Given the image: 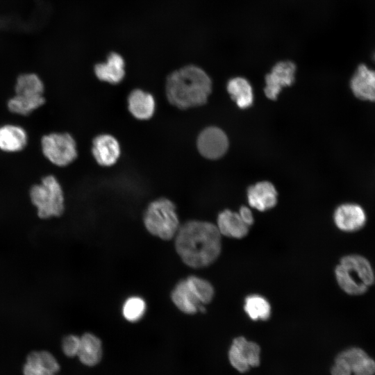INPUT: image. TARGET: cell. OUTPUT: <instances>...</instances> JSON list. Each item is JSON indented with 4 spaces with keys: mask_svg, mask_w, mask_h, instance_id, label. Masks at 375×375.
Segmentation results:
<instances>
[{
    "mask_svg": "<svg viewBox=\"0 0 375 375\" xmlns=\"http://www.w3.org/2000/svg\"><path fill=\"white\" fill-rule=\"evenodd\" d=\"M40 365L47 370L56 374L60 369V365L55 357L49 351H39Z\"/></svg>",
    "mask_w": 375,
    "mask_h": 375,
    "instance_id": "26",
    "label": "cell"
},
{
    "mask_svg": "<svg viewBox=\"0 0 375 375\" xmlns=\"http://www.w3.org/2000/svg\"><path fill=\"white\" fill-rule=\"evenodd\" d=\"M217 222L221 235L240 239L248 233L249 226L242 221L238 212L225 210L219 214Z\"/></svg>",
    "mask_w": 375,
    "mask_h": 375,
    "instance_id": "18",
    "label": "cell"
},
{
    "mask_svg": "<svg viewBox=\"0 0 375 375\" xmlns=\"http://www.w3.org/2000/svg\"><path fill=\"white\" fill-rule=\"evenodd\" d=\"M77 356L85 365L92 367L99 362L102 356L101 340L91 333H85L81 338Z\"/></svg>",
    "mask_w": 375,
    "mask_h": 375,
    "instance_id": "20",
    "label": "cell"
},
{
    "mask_svg": "<svg viewBox=\"0 0 375 375\" xmlns=\"http://www.w3.org/2000/svg\"><path fill=\"white\" fill-rule=\"evenodd\" d=\"M92 153L99 165L110 167L118 160L121 149L115 137L110 134H101L93 139Z\"/></svg>",
    "mask_w": 375,
    "mask_h": 375,
    "instance_id": "13",
    "label": "cell"
},
{
    "mask_svg": "<svg viewBox=\"0 0 375 375\" xmlns=\"http://www.w3.org/2000/svg\"><path fill=\"white\" fill-rule=\"evenodd\" d=\"M333 221L339 230L354 233L365 226L367 214L365 209L356 203H344L335 208Z\"/></svg>",
    "mask_w": 375,
    "mask_h": 375,
    "instance_id": "9",
    "label": "cell"
},
{
    "mask_svg": "<svg viewBox=\"0 0 375 375\" xmlns=\"http://www.w3.org/2000/svg\"><path fill=\"white\" fill-rule=\"evenodd\" d=\"M171 298L177 308L185 314L192 315L199 311L206 310L203 305L199 301L190 290L185 279L176 283L172 291Z\"/></svg>",
    "mask_w": 375,
    "mask_h": 375,
    "instance_id": "16",
    "label": "cell"
},
{
    "mask_svg": "<svg viewBox=\"0 0 375 375\" xmlns=\"http://www.w3.org/2000/svg\"><path fill=\"white\" fill-rule=\"evenodd\" d=\"M174 238L177 253L185 265L193 268L210 265L221 252V234L210 222L188 221L180 226Z\"/></svg>",
    "mask_w": 375,
    "mask_h": 375,
    "instance_id": "1",
    "label": "cell"
},
{
    "mask_svg": "<svg viewBox=\"0 0 375 375\" xmlns=\"http://www.w3.org/2000/svg\"><path fill=\"white\" fill-rule=\"evenodd\" d=\"M28 135L24 128L15 124L0 127V149L8 153L22 151L27 144Z\"/></svg>",
    "mask_w": 375,
    "mask_h": 375,
    "instance_id": "19",
    "label": "cell"
},
{
    "mask_svg": "<svg viewBox=\"0 0 375 375\" xmlns=\"http://www.w3.org/2000/svg\"><path fill=\"white\" fill-rule=\"evenodd\" d=\"M80 338L75 335H68L62 340V349L65 356L74 357L78 355L80 348Z\"/></svg>",
    "mask_w": 375,
    "mask_h": 375,
    "instance_id": "25",
    "label": "cell"
},
{
    "mask_svg": "<svg viewBox=\"0 0 375 375\" xmlns=\"http://www.w3.org/2000/svg\"><path fill=\"white\" fill-rule=\"evenodd\" d=\"M29 197L40 218L46 219L59 217L64 212L63 191L58 179L53 175L43 177L40 183L33 185Z\"/></svg>",
    "mask_w": 375,
    "mask_h": 375,
    "instance_id": "6",
    "label": "cell"
},
{
    "mask_svg": "<svg viewBox=\"0 0 375 375\" xmlns=\"http://www.w3.org/2000/svg\"><path fill=\"white\" fill-rule=\"evenodd\" d=\"M331 375H351L352 372L346 360L338 355L331 367Z\"/></svg>",
    "mask_w": 375,
    "mask_h": 375,
    "instance_id": "27",
    "label": "cell"
},
{
    "mask_svg": "<svg viewBox=\"0 0 375 375\" xmlns=\"http://www.w3.org/2000/svg\"><path fill=\"white\" fill-rule=\"evenodd\" d=\"M353 374L375 375V360L368 356Z\"/></svg>",
    "mask_w": 375,
    "mask_h": 375,
    "instance_id": "28",
    "label": "cell"
},
{
    "mask_svg": "<svg viewBox=\"0 0 375 375\" xmlns=\"http://www.w3.org/2000/svg\"><path fill=\"white\" fill-rule=\"evenodd\" d=\"M197 144L199 153L208 159L222 157L228 147L226 134L217 127H208L203 130L197 138Z\"/></svg>",
    "mask_w": 375,
    "mask_h": 375,
    "instance_id": "10",
    "label": "cell"
},
{
    "mask_svg": "<svg viewBox=\"0 0 375 375\" xmlns=\"http://www.w3.org/2000/svg\"><path fill=\"white\" fill-rule=\"evenodd\" d=\"M143 222L149 233L164 240L174 238L180 227L175 204L167 198L156 199L149 204Z\"/></svg>",
    "mask_w": 375,
    "mask_h": 375,
    "instance_id": "5",
    "label": "cell"
},
{
    "mask_svg": "<svg viewBox=\"0 0 375 375\" xmlns=\"http://www.w3.org/2000/svg\"><path fill=\"white\" fill-rule=\"evenodd\" d=\"M15 94L7 102L11 112L28 115L42 106L45 102L44 85L42 79L34 73L19 75L15 86Z\"/></svg>",
    "mask_w": 375,
    "mask_h": 375,
    "instance_id": "4",
    "label": "cell"
},
{
    "mask_svg": "<svg viewBox=\"0 0 375 375\" xmlns=\"http://www.w3.org/2000/svg\"><path fill=\"white\" fill-rule=\"evenodd\" d=\"M146 307V303L142 298L136 296L129 297L124 303L123 316L128 322H136L144 316Z\"/></svg>",
    "mask_w": 375,
    "mask_h": 375,
    "instance_id": "24",
    "label": "cell"
},
{
    "mask_svg": "<svg viewBox=\"0 0 375 375\" xmlns=\"http://www.w3.org/2000/svg\"><path fill=\"white\" fill-rule=\"evenodd\" d=\"M296 67L290 61L278 62L266 76L265 95L270 99H276L283 87L292 84Z\"/></svg>",
    "mask_w": 375,
    "mask_h": 375,
    "instance_id": "11",
    "label": "cell"
},
{
    "mask_svg": "<svg viewBox=\"0 0 375 375\" xmlns=\"http://www.w3.org/2000/svg\"><path fill=\"white\" fill-rule=\"evenodd\" d=\"M244 309L252 320H267L271 315V306L268 301L258 294L249 295L245 298Z\"/></svg>",
    "mask_w": 375,
    "mask_h": 375,
    "instance_id": "22",
    "label": "cell"
},
{
    "mask_svg": "<svg viewBox=\"0 0 375 375\" xmlns=\"http://www.w3.org/2000/svg\"><path fill=\"white\" fill-rule=\"evenodd\" d=\"M242 221L247 225L251 226L253 223V216L249 208L242 206L238 212Z\"/></svg>",
    "mask_w": 375,
    "mask_h": 375,
    "instance_id": "29",
    "label": "cell"
},
{
    "mask_svg": "<svg viewBox=\"0 0 375 375\" xmlns=\"http://www.w3.org/2000/svg\"><path fill=\"white\" fill-rule=\"evenodd\" d=\"M339 287L347 294L359 296L366 293L375 282V272L365 256L351 253L341 258L335 268Z\"/></svg>",
    "mask_w": 375,
    "mask_h": 375,
    "instance_id": "3",
    "label": "cell"
},
{
    "mask_svg": "<svg viewBox=\"0 0 375 375\" xmlns=\"http://www.w3.org/2000/svg\"><path fill=\"white\" fill-rule=\"evenodd\" d=\"M165 89L168 101L183 110L206 103L212 82L201 68L190 65L172 72L167 78Z\"/></svg>",
    "mask_w": 375,
    "mask_h": 375,
    "instance_id": "2",
    "label": "cell"
},
{
    "mask_svg": "<svg viewBox=\"0 0 375 375\" xmlns=\"http://www.w3.org/2000/svg\"><path fill=\"white\" fill-rule=\"evenodd\" d=\"M227 90L240 108H247L252 104V88L245 78L236 77L231 79L227 84Z\"/></svg>",
    "mask_w": 375,
    "mask_h": 375,
    "instance_id": "21",
    "label": "cell"
},
{
    "mask_svg": "<svg viewBox=\"0 0 375 375\" xmlns=\"http://www.w3.org/2000/svg\"><path fill=\"white\" fill-rule=\"evenodd\" d=\"M127 101L129 112L138 119L147 120L154 114L155 99L149 92L135 89L129 94Z\"/></svg>",
    "mask_w": 375,
    "mask_h": 375,
    "instance_id": "17",
    "label": "cell"
},
{
    "mask_svg": "<svg viewBox=\"0 0 375 375\" xmlns=\"http://www.w3.org/2000/svg\"><path fill=\"white\" fill-rule=\"evenodd\" d=\"M351 92L361 101L375 103V70L365 64L359 65L352 75Z\"/></svg>",
    "mask_w": 375,
    "mask_h": 375,
    "instance_id": "12",
    "label": "cell"
},
{
    "mask_svg": "<svg viewBox=\"0 0 375 375\" xmlns=\"http://www.w3.org/2000/svg\"><path fill=\"white\" fill-rule=\"evenodd\" d=\"M185 280L190 290L201 304H207L212 301L214 296V288L209 281L197 276H190Z\"/></svg>",
    "mask_w": 375,
    "mask_h": 375,
    "instance_id": "23",
    "label": "cell"
},
{
    "mask_svg": "<svg viewBox=\"0 0 375 375\" xmlns=\"http://www.w3.org/2000/svg\"><path fill=\"white\" fill-rule=\"evenodd\" d=\"M260 349L258 344L244 337L233 340L229 349L228 359L231 365L240 372H247L251 367L260 364Z\"/></svg>",
    "mask_w": 375,
    "mask_h": 375,
    "instance_id": "8",
    "label": "cell"
},
{
    "mask_svg": "<svg viewBox=\"0 0 375 375\" xmlns=\"http://www.w3.org/2000/svg\"><path fill=\"white\" fill-rule=\"evenodd\" d=\"M374 60H375V53H374Z\"/></svg>",
    "mask_w": 375,
    "mask_h": 375,
    "instance_id": "30",
    "label": "cell"
},
{
    "mask_svg": "<svg viewBox=\"0 0 375 375\" xmlns=\"http://www.w3.org/2000/svg\"><path fill=\"white\" fill-rule=\"evenodd\" d=\"M44 156L52 164L65 167L72 163L78 156L76 143L67 133H51L41 139Z\"/></svg>",
    "mask_w": 375,
    "mask_h": 375,
    "instance_id": "7",
    "label": "cell"
},
{
    "mask_svg": "<svg viewBox=\"0 0 375 375\" xmlns=\"http://www.w3.org/2000/svg\"><path fill=\"white\" fill-rule=\"evenodd\" d=\"M247 198L251 207L260 211H265L276 204L277 192L271 183L262 181L248 189Z\"/></svg>",
    "mask_w": 375,
    "mask_h": 375,
    "instance_id": "14",
    "label": "cell"
},
{
    "mask_svg": "<svg viewBox=\"0 0 375 375\" xmlns=\"http://www.w3.org/2000/svg\"><path fill=\"white\" fill-rule=\"evenodd\" d=\"M125 62L121 55L117 53H110L107 61L98 63L94 67L96 76L102 81L110 84H118L125 76Z\"/></svg>",
    "mask_w": 375,
    "mask_h": 375,
    "instance_id": "15",
    "label": "cell"
}]
</instances>
